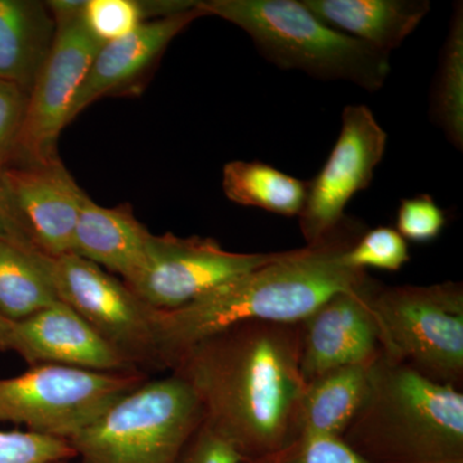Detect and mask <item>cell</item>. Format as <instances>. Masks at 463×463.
<instances>
[{
  "instance_id": "obj_1",
  "label": "cell",
  "mask_w": 463,
  "mask_h": 463,
  "mask_svg": "<svg viewBox=\"0 0 463 463\" xmlns=\"http://www.w3.org/2000/svg\"><path fill=\"white\" fill-rule=\"evenodd\" d=\"M300 350V322H242L197 341L169 373L190 386L203 422L254 463L298 438Z\"/></svg>"
},
{
  "instance_id": "obj_2",
  "label": "cell",
  "mask_w": 463,
  "mask_h": 463,
  "mask_svg": "<svg viewBox=\"0 0 463 463\" xmlns=\"http://www.w3.org/2000/svg\"><path fill=\"white\" fill-rule=\"evenodd\" d=\"M367 231L345 216L325 239L282 251L279 259L231 279L173 310H157V336L165 373L197 341L249 321L298 323L340 292L361 288L367 270L345 261V254Z\"/></svg>"
},
{
  "instance_id": "obj_3",
  "label": "cell",
  "mask_w": 463,
  "mask_h": 463,
  "mask_svg": "<svg viewBox=\"0 0 463 463\" xmlns=\"http://www.w3.org/2000/svg\"><path fill=\"white\" fill-rule=\"evenodd\" d=\"M341 439L367 463H463L462 390L441 385L383 350Z\"/></svg>"
},
{
  "instance_id": "obj_4",
  "label": "cell",
  "mask_w": 463,
  "mask_h": 463,
  "mask_svg": "<svg viewBox=\"0 0 463 463\" xmlns=\"http://www.w3.org/2000/svg\"><path fill=\"white\" fill-rule=\"evenodd\" d=\"M203 16L243 30L261 56L282 70L377 91L390 74V54L326 25L301 0H199Z\"/></svg>"
},
{
  "instance_id": "obj_5",
  "label": "cell",
  "mask_w": 463,
  "mask_h": 463,
  "mask_svg": "<svg viewBox=\"0 0 463 463\" xmlns=\"http://www.w3.org/2000/svg\"><path fill=\"white\" fill-rule=\"evenodd\" d=\"M203 420L181 377H149L67 440L71 463H176Z\"/></svg>"
},
{
  "instance_id": "obj_6",
  "label": "cell",
  "mask_w": 463,
  "mask_h": 463,
  "mask_svg": "<svg viewBox=\"0 0 463 463\" xmlns=\"http://www.w3.org/2000/svg\"><path fill=\"white\" fill-rule=\"evenodd\" d=\"M368 304L383 354L426 379L461 390L463 286H383L373 282Z\"/></svg>"
},
{
  "instance_id": "obj_7",
  "label": "cell",
  "mask_w": 463,
  "mask_h": 463,
  "mask_svg": "<svg viewBox=\"0 0 463 463\" xmlns=\"http://www.w3.org/2000/svg\"><path fill=\"white\" fill-rule=\"evenodd\" d=\"M149 377L141 371L33 365L26 373L0 379V422L69 440Z\"/></svg>"
},
{
  "instance_id": "obj_8",
  "label": "cell",
  "mask_w": 463,
  "mask_h": 463,
  "mask_svg": "<svg viewBox=\"0 0 463 463\" xmlns=\"http://www.w3.org/2000/svg\"><path fill=\"white\" fill-rule=\"evenodd\" d=\"M58 300L81 317L134 370L165 373L157 336V310L129 286L75 254L51 258Z\"/></svg>"
},
{
  "instance_id": "obj_9",
  "label": "cell",
  "mask_w": 463,
  "mask_h": 463,
  "mask_svg": "<svg viewBox=\"0 0 463 463\" xmlns=\"http://www.w3.org/2000/svg\"><path fill=\"white\" fill-rule=\"evenodd\" d=\"M84 8L76 5L52 12L57 25L56 39L30 90L14 152V157L23 164L58 157V138L69 125L72 102L102 45L84 25Z\"/></svg>"
},
{
  "instance_id": "obj_10",
  "label": "cell",
  "mask_w": 463,
  "mask_h": 463,
  "mask_svg": "<svg viewBox=\"0 0 463 463\" xmlns=\"http://www.w3.org/2000/svg\"><path fill=\"white\" fill-rule=\"evenodd\" d=\"M281 252L243 254L228 251L213 239L152 233L141 270L125 283L154 309H178L231 279L272 263Z\"/></svg>"
},
{
  "instance_id": "obj_11",
  "label": "cell",
  "mask_w": 463,
  "mask_h": 463,
  "mask_svg": "<svg viewBox=\"0 0 463 463\" xmlns=\"http://www.w3.org/2000/svg\"><path fill=\"white\" fill-rule=\"evenodd\" d=\"M388 134L364 105L346 106L339 138L313 181L307 182L300 230L307 245L318 242L345 218L350 200L373 182L386 151Z\"/></svg>"
},
{
  "instance_id": "obj_12",
  "label": "cell",
  "mask_w": 463,
  "mask_h": 463,
  "mask_svg": "<svg viewBox=\"0 0 463 463\" xmlns=\"http://www.w3.org/2000/svg\"><path fill=\"white\" fill-rule=\"evenodd\" d=\"M3 178L18 223L33 248L51 258L70 254L88 194L60 158L5 166Z\"/></svg>"
},
{
  "instance_id": "obj_13",
  "label": "cell",
  "mask_w": 463,
  "mask_h": 463,
  "mask_svg": "<svg viewBox=\"0 0 463 463\" xmlns=\"http://www.w3.org/2000/svg\"><path fill=\"white\" fill-rule=\"evenodd\" d=\"M373 279L340 292L300 322V370L310 383L322 374L370 364L381 353L379 331L368 304Z\"/></svg>"
},
{
  "instance_id": "obj_14",
  "label": "cell",
  "mask_w": 463,
  "mask_h": 463,
  "mask_svg": "<svg viewBox=\"0 0 463 463\" xmlns=\"http://www.w3.org/2000/svg\"><path fill=\"white\" fill-rule=\"evenodd\" d=\"M7 352L16 353L30 367L58 364L99 373L138 371L62 301L12 323Z\"/></svg>"
},
{
  "instance_id": "obj_15",
  "label": "cell",
  "mask_w": 463,
  "mask_h": 463,
  "mask_svg": "<svg viewBox=\"0 0 463 463\" xmlns=\"http://www.w3.org/2000/svg\"><path fill=\"white\" fill-rule=\"evenodd\" d=\"M200 17L203 14L196 3L190 11L147 21L124 38L100 45L72 102L69 124L102 97L136 87L157 65L174 38Z\"/></svg>"
},
{
  "instance_id": "obj_16",
  "label": "cell",
  "mask_w": 463,
  "mask_h": 463,
  "mask_svg": "<svg viewBox=\"0 0 463 463\" xmlns=\"http://www.w3.org/2000/svg\"><path fill=\"white\" fill-rule=\"evenodd\" d=\"M151 236L128 203L103 207L88 197L76 223L70 254L128 282L141 270Z\"/></svg>"
},
{
  "instance_id": "obj_17",
  "label": "cell",
  "mask_w": 463,
  "mask_h": 463,
  "mask_svg": "<svg viewBox=\"0 0 463 463\" xmlns=\"http://www.w3.org/2000/svg\"><path fill=\"white\" fill-rule=\"evenodd\" d=\"M326 25L390 54L430 12L428 0H301Z\"/></svg>"
},
{
  "instance_id": "obj_18",
  "label": "cell",
  "mask_w": 463,
  "mask_h": 463,
  "mask_svg": "<svg viewBox=\"0 0 463 463\" xmlns=\"http://www.w3.org/2000/svg\"><path fill=\"white\" fill-rule=\"evenodd\" d=\"M56 33L47 3L0 0V80L16 84L29 94Z\"/></svg>"
},
{
  "instance_id": "obj_19",
  "label": "cell",
  "mask_w": 463,
  "mask_h": 463,
  "mask_svg": "<svg viewBox=\"0 0 463 463\" xmlns=\"http://www.w3.org/2000/svg\"><path fill=\"white\" fill-rule=\"evenodd\" d=\"M371 364L339 368L307 383L298 414V437H340L365 397Z\"/></svg>"
},
{
  "instance_id": "obj_20",
  "label": "cell",
  "mask_w": 463,
  "mask_h": 463,
  "mask_svg": "<svg viewBox=\"0 0 463 463\" xmlns=\"http://www.w3.org/2000/svg\"><path fill=\"white\" fill-rule=\"evenodd\" d=\"M57 301L51 257L25 243L0 240V316L21 322Z\"/></svg>"
},
{
  "instance_id": "obj_21",
  "label": "cell",
  "mask_w": 463,
  "mask_h": 463,
  "mask_svg": "<svg viewBox=\"0 0 463 463\" xmlns=\"http://www.w3.org/2000/svg\"><path fill=\"white\" fill-rule=\"evenodd\" d=\"M222 187L232 203L273 214L298 216L306 203L307 182L260 161L225 164Z\"/></svg>"
},
{
  "instance_id": "obj_22",
  "label": "cell",
  "mask_w": 463,
  "mask_h": 463,
  "mask_svg": "<svg viewBox=\"0 0 463 463\" xmlns=\"http://www.w3.org/2000/svg\"><path fill=\"white\" fill-rule=\"evenodd\" d=\"M430 118L456 149H463V5L456 3L439 56L430 94Z\"/></svg>"
},
{
  "instance_id": "obj_23",
  "label": "cell",
  "mask_w": 463,
  "mask_h": 463,
  "mask_svg": "<svg viewBox=\"0 0 463 463\" xmlns=\"http://www.w3.org/2000/svg\"><path fill=\"white\" fill-rule=\"evenodd\" d=\"M410 260L407 241L390 227L365 231L345 254L346 263L362 270L374 268L398 272Z\"/></svg>"
},
{
  "instance_id": "obj_24",
  "label": "cell",
  "mask_w": 463,
  "mask_h": 463,
  "mask_svg": "<svg viewBox=\"0 0 463 463\" xmlns=\"http://www.w3.org/2000/svg\"><path fill=\"white\" fill-rule=\"evenodd\" d=\"M83 21L100 44L124 38L147 23L139 0H87Z\"/></svg>"
},
{
  "instance_id": "obj_25",
  "label": "cell",
  "mask_w": 463,
  "mask_h": 463,
  "mask_svg": "<svg viewBox=\"0 0 463 463\" xmlns=\"http://www.w3.org/2000/svg\"><path fill=\"white\" fill-rule=\"evenodd\" d=\"M69 441L26 430H0V463L72 461Z\"/></svg>"
},
{
  "instance_id": "obj_26",
  "label": "cell",
  "mask_w": 463,
  "mask_h": 463,
  "mask_svg": "<svg viewBox=\"0 0 463 463\" xmlns=\"http://www.w3.org/2000/svg\"><path fill=\"white\" fill-rule=\"evenodd\" d=\"M254 463H367L334 435H300L274 455Z\"/></svg>"
},
{
  "instance_id": "obj_27",
  "label": "cell",
  "mask_w": 463,
  "mask_h": 463,
  "mask_svg": "<svg viewBox=\"0 0 463 463\" xmlns=\"http://www.w3.org/2000/svg\"><path fill=\"white\" fill-rule=\"evenodd\" d=\"M446 224V213L430 194L402 200L397 214V232L405 241L431 242L440 236Z\"/></svg>"
},
{
  "instance_id": "obj_28",
  "label": "cell",
  "mask_w": 463,
  "mask_h": 463,
  "mask_svg": "<svg viewBox=\"0 0 463 463\" xmlns=\"http://www.w3.org/2000/svg\"><path fill=\"white\" fill-rule=\"evenodd\" d=\"M29 94L16 84L0 80V169L14 157Z\"/></svg>"
},
{
  "instance_id": "obj_29",
  "label": "cell",
  "mask_w": 463,
  "mask_h": 463,
  "mask_svg": "<svg viewBox=\"0 0 463 463\" xmlns=\"http://www.w3.org/2000/svg\"><path fill=\"white\" fill-rule=\"evenodd\" d=\"M176 463H243V461L230 441L213 430L203 420V423L183 448Z\"/></svg>"
},
{
  "instance_id": "obj_30",
  "label": "cell",
  "mask_w": 463,
  "mask_h": 463,
  "mask_svg": "<svg viewBox=\"0 0 463 463\" xmlns=\"http://www.w3.org/2000/svg\"><path fill=\"white\" fill-rule=\"evenodd\" d=\"M3 170L5 169H0V240L16 241V242L33 246L14 214L5 178H3Z\"/></svg>"
},
{
  "instance_id": "obj_31",
  "label": "cell",
  "mask_w": 463,
  "mask_h": 463,
  "mask_svg": "<svg viewBox=\"0 0 463 463\" xmlns=\"http://www.w3.org/2000/svg\"><path fill=\"white\" fill-rule=\"evenodd\" d=\"M12 323L0 316V352H7L9 331Z\"/></svg>"
},
{
  "instance_id": "obj_32",
  "label": "cell",
  "mask_w": 463,
  "mask_h": 463,
  "mask_svg": "<svg viewBox=\"0 0 463 463\" xmlns=\"http://www.w3.org/2000/svg\"><path fill=\"white\" fill-rule=\"evenodd\" d=\"M53 463H71V461H58V462H53Z\"/></svg>"
}]
</instances>
